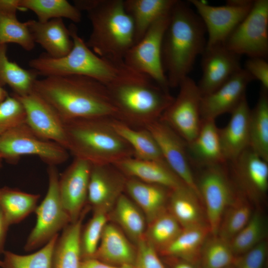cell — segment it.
Listing matches in <instances>:
<instances>
[{
  "instance_id": "15",
  "label": "cell",
  "mask_w": 268,
  "mask_h": 268,
  "mask_svg": "<svg viewBox=\"0 0 268 268\" xmlns=\"http://www.w3.org/2000/svg\"><path fill=\"white\" fill-rule=\"evenodd\" d=\"M145 128L154 137L167 165L200 199L185 141L160 119L149 124Z\"/></svg>"
},
{
  "instance_id": "9",
  "label": "cell",
  "mask_w": 268,
  "mask_h": 268,
  "mask_svg": "<svg viewBox=\"0 0 268 268\" xmlns=\"http://www.w3.org/2000/svg\"><path fill=\"white\" fill-rule=\"evenodd\" d=\"M170 15V12L152 24L142 37L129 50L124 58V63L130 69L147 76L168 90L169 87L162 61V47Z\"/></svg>"
},
{
  "instance_id": "46",
  "label": "cell",
  "mask_w": 268,
  "mask_h": 268,
  "mask_svg": "<svg viewBox=\"0 0 268 268\" xmlns=\"http://www.w3.org/2000/svg\"><path fill=\"white\" fill-rule=\"evenodd\" d=\"M268 251L265 240L246 253L237 257L234 268H264Z\"/></svg>"
},
{
  "instance_id": "28",
  "label": "cell",
  "mask_w": 268,
  "mask_h": 268,
  "mask_svg": "<svg viewBox=\"0 0 268 268\" xmlns=\"http://www.w3.org/2000/svg\"><path fill=\"white\" fill-rule=\"evenodd\" d=\"M18 0H0V45L15 43L30 51L34 49L35 43L28 21L22 22L18 20Z\"/></svg>"
},
{
  "instance_id": "40",
  "label": "cell",
  "mask_w": 268,
  "mask_h": 268,
  "mask_svg": "<svg viewBox=\"0 0 268 268\" xmlns=\"http://www.w3.org/2000/svg\"><path fill=\"white\" fill-rule=\"evenodd\" d=\"M266 221L258 210L253 211L246 225L229 241L236 257L248 252L266 240Z\"/></svg>"
},
{
  "instance_id": "13",
  "label": "cell",
  "mask_w": 268,
  "mask_h": 268,
  "mask_svg": "<svg viewBox=\"0 0 268 268\" xmlns=\"http://www.w3.org/2000/svg\"><path fill=\"white\" fill-rule=\"evenodd\" d=\"M207 33L205 47L223 44L250 11L254 1L232 0L221 6H213L203 0H191Z\"/></svg>"
},
{
  "instance_id": "23",
  "label": "cell",
  "mask_w": 268,
  "mask_h": 268,
  "mask_svg": "<svg viewBox=\"0 0 268 268\" xmlns=\"http://www.w3.org/2000/svg\"><path fill=\"white\" fill-rule=\"evenodd\" d=\"M186 144L192 167L200 168L227 163L221 147L219 128L214 120H202L197 135Z\"/></svg>"
},
{
  "instance_id": "48",
  "label": "cell",
  "mask_w": 268,
  "mask_h": 268,
  "mask_svg": "<svg viewBox=\"0 0 268 268\" xmlns=\"http://www.w3.org/2000/svg\"><path fill=\"white\" fill-rule=\"evenodd\" d=\"M79 268H134V265L115 266L91 258L81 260Z\"/></svg>"
},
{
  "instance_id": "6",
  "label": "cell",
  "mask_w": 268,
  "mask_h": 268,
  "mask_svg": "<svg viewBox=\"0 0 268 268\" xmlns=\"http://www.w3.org/2000/svg\"><path fill=\"white\" fill-rule=\"evenodd\" d=\"M151 80L144 76L107 86L118 111L117 120L140 129L160 119L174 97Z\"/></svg>"
},
{
  "instance_id": "30",
  "label": "cell",
  "mask_w": 268,
  "mask_h": 268,
  "mask_svg": "<svg viewBox=\"0 0 268 268\" xmlns=\"http://www.w3.org/2000/svg\"><path fill=\"white\" fill-rule=\"evenodd\" d=\"M89 208L86 206L78 219L68 224L59 236L53 253L51 268H79L80 233L83 220Z\"/></svg>"
},
{
  "instance_id": "49",
  "label": "cell",
  "mask_w": 268,
  "mask_h": 268,
  "mask_svg": "<svg viewBox=\"0 0 268 268\" xmlns=\"http://www.w3.org/2000/svg\"><path fill=\"white\" fill-rule=\"evenodd\" d=\"M9 226L0 208V255L3 254L5 251L4 245Z\"/></svg>"
},
{
  "instance_id": "2",
  "label": "cell",
  "mask_w": 268,
  "mask_h": 268,
  "mask_svg": "<svg viewBox=\"0 0 268 268\" xmlns=\"http://www.w3.org/2000/svg\"><path fill=\"white\" fill-rule=\"evenodd\" d=\"M206 30L197 13L176 0L170 15L162 47V61L169 87H178L192 70L206 44Z\"/></svg>"
},
{
  "instance_id": "26",
  "label": "cell",
  "mask_w": 268,
  "mask_h": 268,
  "mask_svg": "<svg viewBox=\"0 0 268 268\" xmlns=\"http://www.w3.org/2000/svg\"><path fill=\"white\" fill-rule=\"evenodd\" d=\"M28 27L35 43L40 45L53 58H62L71 50L73 41L69 31L62 18L51 19L45 22L28 21Z\"/></svg>"
},
{
  "instance_id": "4",
  "label": "cell",
  "mask_w": 268,
  "mask_h": 268,
  "mask_svg": "<svg viewBox=\"0 0 268 268\" xmlns=\"http://www.w3.org/2000/svg\"><path fill=\"white\" fill-rule=\"evenodd\" d=\"M74 5L87 13L92 30L87 46L100 57L124 62L135 43L133 20L123 0H75Z\"/></svg>"
},
{
  "instance_id": "32",
  "label": "cell",
  "mask_w": 268,
  "mask_h": 268,
  "mask_svg": "<svg viewBox=\"0 0 268 268\" xmlns=\"http://www.w3.org/2000/svg\"><path fill=\"white\" fill-rule=\"evenodd\" d=\"M210 234L208 225L183 228L175 240L159 254L200 265L201 248Z\"/></svg>"
},
{
  "instance_id": "20",
  "label": "cell",
  "mask_w": 268,
  "mask_h": 268,
  "mask_svg": "<svg viewBox=\"0 0 268 268\" xmlns=\"http://www.w3.org/2000/svg\"><path fill=\"white\" fill-rule=\"evenodd\" d=\"M252 76L241 68L225 83L211 93L201 96L202 120H214L222 114L231 113L246 96V90Z\"/></svg>"
},
{
  "instance_id": "11",
  "label": "cell",
  "mask_w": 268,
  "mask_h": 268,
  "mask_svg": "<svg viewBox=\"0 0 268 268\" xmlns=\"http://www.w3.org/2000/svg\"><path fill=\"white\" fill-rule=\"evenodd\" d=\"M233 53L266 59L268 53V0L254 1L250 11L223 44Z\"/></svg>"
},
{
  "instance_id": "10",
  "label": "cell",
  "mask_w": 268,
  "mask_h": 268,
  "mask_svg": "<svg viewBox=\"0 0 268 268\" xmlns=\"http://www.w3.org/2000/svg\"><path fill=\"white\" fill-rule=\"evenodd\" d=\"M195 178L211 234L217 235L223 214L236 197V190L228 174L227 163L198 168Z\"/></svg>"
},
{
  "instance_id": "43",
  "label": "cell",
  "mask_w": 268,
  "mask_h": 268,
  "mask_svg": "<svg viewBox=\"0 0 268 268\" xmlns=\"http://www.w3.org/2000/svg\"><path fill=\"white\" fill-rule=\"evenodd\" d=\"M109 221L108 213L95 210L85 225L82 226L79 237L81 260L94 257L103 229Z\"/></svg>"
},
{
  "instance_id": "50",
  "label": "cell",
  "mask_w": 268,
  "mask_h": 268,
  "mask_svg": "<svg viewBox=\"0 0 268 268\" xmlns=\"http://www.w3.org/2000/svg\"><path fill=\"white\" fill-rule=\"evenodd\" d=\"M170 268H201L200 265L174 258L165 257Z\"/></svg>"
},
{
  "instance_id": "54",
  "label": "cell",
  "mask_w": 268,
  "mask_h": 268,
  "mask_svg": "<svg viewBox=\"0 0 268 268\" xmlns=\"http://www.w3.org/2000/svg\"><path fill=\"white\" fill-rule=\"evenodd\" d=\"M226 268H234V265L228 267H227Z\"/></svg>"
},
{
  "instance_id": "52",
  "label": "cell",
  "mask_w": 268,
  "mask_h": 268,
  "mask_svg": "<svg viewBox=\"0 0 268 268\" xmlns=\"http://www.w3.org/2000/svg\"><path fill=\"white\" fill-rule=\"evenodd\" d=\"M2 160H3L2 159V158L0 157V169L1 167V166H2Z\"/></svg>"
},
{
  "instance_id": "18",
  "label": "cell",
  "mask_w": 268,
  "mask_h": 268,
  "mask_svg": "<svg viewBox=\"0 0 268 268\" xmlns=\"http://www.w3.org/2000/svg\"><path fill=\"white\" fill-rule=\"evenodd\" d=\"M91 166L85 160L74 157L70 164L59 176L60 199L71 223L78 219L87 204Z\"/></svg>"
},
{
  "instance_id": "21",
  "label": "cell",
  "mask_w": 268,
  "mask_h": 268,
  "mask_svg": "<svg viewBox=\"0 0 268 268\" xmlns=\"http://www.w3.org/2000/svg\"><path fill=\"white\" fill-rule=\"evenodd\" d=\"M250 112L246 96L231 113L227 124L219 129L221 147L227 162L233 160L249 148Z\"/></svg>"
},
{
  "instance_id": "5",
  "label": "cell",
  "mask_w": 268,
  "mask_h": 268,
  "mask_svg": "<svg viewBox=\"0 0 268 268\" xmlns=\"http://www.w3.org/2000/svg\"><path fill=\"white\" fill-rule=\"evenodd\" d=\"M111 118L91 117L64 122L67 149L91 164H115L134 152L111 125Z\"/></svg>"
},
{
  "instance_id": "47",
  "label": "cell",
  "mask_w": 268,
  "mask_h": 268,
  "mask_svg": "<svg viewBox=\"0 0 268 268\" xmlns=\"http://www.w3.org/2000/svg\"><path fill=\"white\" fill-rule=\"evenodd\" d=\"M244 69L253 79L260 81L263 89L268 90V63L266 59L249 58L245 62Z\"/></svg>"
},
{
  "instance_id": "44",
  "label": "cell",
  "mask_w": 268,
  "mask_h": 268,
  "mask_svg": "<svg viewBox=\"0 0 268 268\" xmlns=\"http://www.w3.org/2000/svg\"><path fill=\"white\" fill-rule=\"evenodd\" d=\"M25 123L24 108L19 99L12 93L0 104V136Z\"/></svg>"
},
{
  "instance_id": "31",
  "label": "cell",
  "mask_w": 268,
  "mask_h": 268,
  "mask_svg": "<svg viewBox=\"0 0 268 268\" xmlns=\"http://www.w3.org/2000/svg\"><path fill=\"white\" fill-rule=\"evenodd\" d=\"M177 0H125V9L134 27L135 43L158 19L170 12ZM134 43V44H135Z\"/></svg>"
},
{
  "instance_id": "27",
  "label": "cell",
  "mask_w": 268,
  "mask_h": 268,
  "mask_svg": "<svg viewBox=\"0 0 268 268\" xmlns=\"http://www.w3.org/2000/svg\"><path fill=\"white\" fill-rule=\"evenodd\" d=\"M199 196L185 186L171 190L167 209L183 228L208 225Z\"/></svg>"
},
{
  "instance_id": "53",
  "label": "cell",
  "mask_w": 268,
  "mask_h": 268,
  "mask_svg": "<svg viewBox=\"0 0 268 268\" xmlns=\"http://www.w3.org/2000/svg\"><path fill=\"white\" fill-rule=\"evenodd\" d=\"M0 267L2 268V261L0 260Z\"/></svg>"
},
{
  "instance_id": "17",
  "label": "cell",
  "mask_w": 268,
  "mask_h": 268,
  "mask_svg": "<svg viewBox=\"0 0 268 268\" xmlns=\"http://www.w3.org/2000/svg\"><path fill=\"white\" fill-rule=\"evenodd\" d=\"M14 95L24 108L25 124L30 129L39 137L67 149L64 122L53 108L34 90L22 96Z\"/></svg>"
},
{
  "instance_id": "3",
  "label": "cell",
  "mask_w": 268,
  "mask_h": 268,
  "mask_svg": "<svg viewBox=\"0 0 268 268\" xmlns=\"http://www.w3.org/2000/svg\"><path fill=\"white\" fill-rule=\"evenodd\" d=\"M68 29L73 46L67 55L55 58L45 54L29 62V67L38 75L84 76L106 86L146 76L132 70L123 61H114L94 53L78 35L74 24H71Z\"/></svg>"
},
{
  "instance_id": "16",
  "label": "cell",
  "mask_w": 268,
  "mask_h": 268,
  "mask_svg": "<svg viewBox=\"0 0 268 268\" xmlns=\"http://www.w3.org/2000/svg\"><path fill=\"white\" fill-rule=\"evenodd\" d=\"M127 177L113 164H92L87 204L93 211L109 213L125 193Z\"/></svg>"
},
{
  "instance_id": "14",
  "label": "cell",
  "mask_w": 268,
  "mask_h": 268,
  "mask_svg": "<svg viewBox=\"0 0 268 268\" xmlns=\"http://www.w3.org/2000/svg\"><path fill=\"white\" fill-rule=\"evenodd\" d=\"M230 178L236 189L250 201L258 202L268 190V162L248 148L227 162Z\"/></svg>"
},
{
  "instance_id": "22",
  "label": "cell",
  "mask_w": 268,
  "mask_h": 268,
  "mask_svg": "<svg viewBox=\"0 0 268 268\" xmlns=\"http://www.w3.org/2000/svg\"><path fill=\"white\" fill-rule=\"evenodd\" d=\"M114 164L128 177L162 186L171 190L186 186L165 161L131 157Z\"/></svg>"
},
{
  "instance_id": "41",
  "label": "cell",
  "mask_w": 268,
  "mask_h": 268,
  "mask_svg": "<svg viewBox=\"0 0 268 268\" xmlns=\"http://www.w3.org/2000/svg\"><path fill=\"white\" fill-rule=\"evenodd\" d=\"M229 242L218 235L210 234L201 250V268H226L233 266L236 258Z\"/></svg>"
},
{
  "instance_id": "39",
  "label": "cell",
  "mask_w": 268,
  "mask_h": 268,
  "mask_svg": "<svg viewBox=\"0 0 268 268\" xmlns=\"http://www.w3.org/2000/svg\"><path fill=\"white\" fill-rule=\"evenodd\" d=\"M183 228L168 209L149 223L144 238L159 253L181 233Z\"/></svg>"
},
{
  "instance_id": "8",
  "label": "cell",
  "mask_w": 268,
  "mask_h": 268,
  "mask_svg": "<svg viewBox=\"0 0 268 268\" xmlns=\"http://www.w3.org/2000/svg\"><path fill=\"white\" fill-rule=\"evenodd\" d=\"M24 155L36 156L48 166L63 163L69 156L67 149L39 137L25 123L0 136V157L2 160L13 164Z\"/></svg>"
},
{
  "instance_id": "33",
  "label": "cell",
  "mask_w": 268,
  "mask_h": 268,
  "mask_svg": "<svg viewBox=\"0 0 268 268\" xmlns=\"http://www.w3.org/2000/svg\"><path fill=\"white\" fill-rule=\"evenodd\" d=\"M110 122L132 149L134 157L165 162L154 137L147 129L134 128L115 118H111Z\"/></svg>"
},
{
  "instance_id": "35",
  "label": "cell",
  "mask_w": 268,
  "mask_h": 268,
  "mask_svg": "<svg viewBox=\"0 0 268 268\" xmlns=\"http://www.w3.org/2000/svg\"><path fill=\"white\" fill-rule=\"evenodd\" d=\"M249 148L268 162V95L262 88L258 100L251 109Z\"/></svg>"
},
{
  "instance_id": "1",
  "label": "cell",
  "mask_w": 268,
  "mask_h": 268,
  "mask_svg": "<svg viewBox=\"0 0 268 268\" xmlns=\"http://www.w3.org/2000/svg\"><path fill=\"white\" fill-rule=\"evenodd\" d=\"M33 90L53 108L64 122L91 117L118 118L107 87L88 77L47 76L36 80Z\"/></svg>"
},
{
  "instance_id": "37",
  "label": "cell",
  "mask_w": 268,
  "mask_h": 268,
  "mask_svg": "<svg viewBox=\"0 0 268 268\" xmlns=\"http://www.w3.org/2000/svg\"><path fill=\"white\" fill-rule=\"evenodd\" d=\"M18 6L20 10L32 11L41 22L63 18L74 23L81 20V11L67 0H18Z\"/></svg>"
},
{
  "instance_id": "29",
  "label": "cell",
  "mask_w": 268,
  "mask_h": 268,
  "mask_svg": "<svg viewBox=\"0 0 268 268\" xmlns=\"http://www.w3.org/2000/svg\"><path fill=\"white\" fill-rule=\"evenodd\" d=\"M109 221L117 225L136 246L144 237L147 223L138 206L124 193L109 213Z\"/></svg>"
},
{
  "instance_id": "7",
  "label": "cell",
  "mask_w": 268,
  "mask_h": 268,
  "mask_svg": "<svg viewBox=\"0 0 268 268\" xmlns=\"http://www.w3.org/2000/svg\"><path fill=\"white\" fill-rule=\"evenodd\" d=\"M47 173V192L35 209L36 223L24 245L26 252L43 247L71 223L60 199L58 187L60 175L57 166H48Z\"/></svg>"
},
{
  "instance_id": "24",
  "label": "cell",
  "mask_w": 268,
  "mask_h": 268,
  "mask_svg": "<svg viewBox=\"0 0 268 268\" xmlns=\"http://www.w3.org/2000/svg\"><path fill=\"white\" fill-rule=\"evenodd\" d=\"M136 247L122 230L110 221L105 225L93 258L115 266L134 265Z\"/></svg>"
},
{
  "instance_id": "42",
  "label": "cell",
  "mask_w": 268,
  "mask_h": 268,
  "mask_svg": "<svg viewBox=\"0 0 268 268\" xmlns=\"http://www.w3.org/2000/svg\"><path fill=\"white\" fill-rule=\"evenodd\" d=\"M54 236L40 249L28 255L4 251L2 268H51L54 247L59 237Z\"/></svg>"
},
{
  "instance_id": "45",
  "label": "cell",
  "mask_w": 268,
  "mask_h": 268,
  "mask_svg": "<svg viewBox=\"0 0 268 268\" xmlns=\"http://www.w3.org/2000/svg\"><path fill=\"white\" fill-rule=\"evenodd\" d=\"M134 268H166L157 250L144 237L136 244Z\"/></svg>"
},
{
  "instance_id": "12",
  "label": "cell",
  "mask_w": 268,
  "mask_h": 268,
  "mask_svg": "<svg viewBox=\"0 0 268 268\" xmlns=\"http://www.w3.org/2000/svg\"><path fill=\"white\" fill-rule=\"evenodd\" d=\"M176 97L160 119L169 126L186 143L191 142L201 128V95L196 83L189 76L178 86Z\"/></svg>"
},
{
  "instance_id": "36",
  "label": "cell",
  "mask_w": 268,
  "mask_h": 268,
  "mask_svg": "<svg viewBox=\"0 0 268 268\" xmlns=\"http://www.w3.org/2000/svg\"><path fill=\"white\" fill-rule=\"evenodd\" d=\"M38 75L33 69L23 68L17 64L9 60L6 45H0V85H7L13 94L22 96L34 90Z\"/></svg>"
},
{
  "instance_id": "34",
  "label": "cell",
  "mask_w": 268,
  "mask_h": 268,
  "mask_svg": "<svg viewBox=\"0 0 268 268\" xmlns=\"http://www.w3.org/2000/svg\"><path fill=\"white\" fill-rule=\"evenodd\" d=\"M40 196L7 186L0 188V208L9 226L35 212Z\"/></svg>"
},
{
  "instance_id": "25",
  "label": "cell",
  "mask_w": 268,
  "mask_h": 268,
  "mask_svg": "<svg viewBox=\"0 0 268 268\" xmlns=\"http://www.w3.org/2000/svg\"><path fill=\"white\" fill-rule=\"evenodd\" d=\"M171 191L162 186L127 177L125 193L142 211L148 224L167 210Z\"/></svg>"
},
{
  "instance_id": "51",
  "label": "cell",
  "mask_w": 268,
  "mask_h": 268,
  "mask_svg": "<svg viewBox=\"0 0 268 268\" xmlns=\"http://www.w3.org/2000/svg\"><path fill=\"white\" fill-rule=\"evenodd\" d=\"M9 96L8 92L0 85V104Z\"/></svg>"
},
{
  "instance_id": "38",
  "label": "cell",
  "mask_w": 268,
  "mask_h": 268,
  "mask_svg": "<svg viewBox=\"0 0 268 268\" xmlns=\"http://www.w3.org/2000/svg\"><path fill=\"white\" fill-rule=\"evenodd\" d=\"M251 203L237 192L223 214L217 235L229 242L250 220L254 211Z\"/></svg>"
},
{
  "instance_id": "19",
  "label": "cell",
  "mask_w": 268,
  "mask_h": 268,
  "mask_svg": "<svg viewBox=\"0 0 268 268\" xmlns=\"http://www.w3.org/2000/svg\"><path fill=\"white\" fill-rule=\"evenodd\" d=\"M201 55L202 75L197 84L201 96L215 90L242 68L240 56L223 44L205 47Z\"/></svg>"
}]
</instances>
